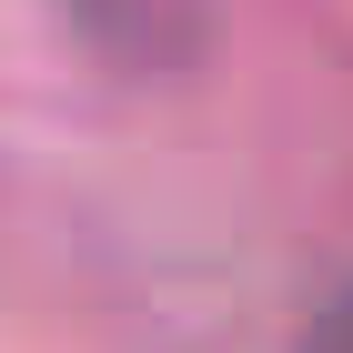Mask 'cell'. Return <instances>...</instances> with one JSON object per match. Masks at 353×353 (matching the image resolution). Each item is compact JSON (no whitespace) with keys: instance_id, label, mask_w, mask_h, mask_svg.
Masks as SVG:
<instances>
[{"instance_id":"1","label":"cell","mask_w":353,"mask_h":353,"mask_svg":"<svg viewBox=\"0 0 353 353\" xmlns=\"http://www.w3.org/2000/svg\"><path fill=\"white\" fill-rule=\"evenodd\" d=\"M61 10L121 71H192L212 41V0H61Z\"/></svg>"},{"instance_id":"2","label":"cell","mask_w":353,"mask_h":353,"mask_svg":"<svg viewBox=\"0 0 353 353\" xmlns=\"http://www.w3.org/2000/svg\"><path fill=\"white\" fill-rule=\"evenodd\" d=\"M303 353H353V283L313 313V333H303Z\"/></svg>"}]
</instances>
